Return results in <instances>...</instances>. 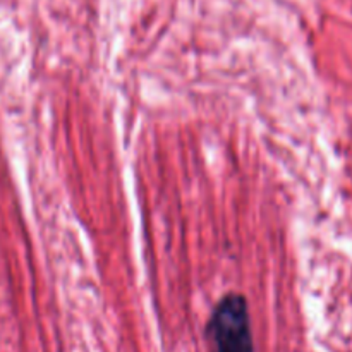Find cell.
Segmentation results:
<instances>
[{
	"label": "cell",
	"mask_w": 352,
	"mask_h": 352,
	"mask_svg": "<svg viewBox=\"0 0 352 352\" xmlns=\"http://www.w3.org/2000/svg\"><path fill=\"white\" fill-rule=\"evenodd\" d=\"M212 352H254L250 306L239 292H229L213 308L206 323Z\"/></svg>",
	"instance_id": "6da1fadb"
}]
</instances>
